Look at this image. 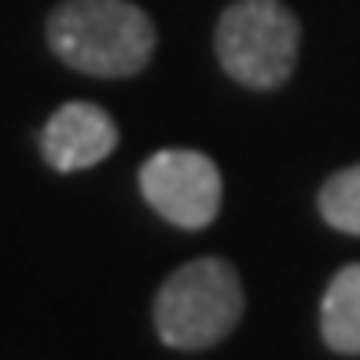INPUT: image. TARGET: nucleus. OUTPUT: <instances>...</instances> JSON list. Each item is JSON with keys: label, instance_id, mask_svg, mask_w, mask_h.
I'll use <instances>...</instances> for the list:
<instances>
[{"label": "nucleus", "instance_id": "1", "mask_svg": "<svg viewBox=\"0 0 360 360\" xmlns=\"http://www.w3.org/2000/svg\"><path fill=\"white\" fill-rule=\"evenodd\" d=\"M48 44L92 77H133L155 52L151 19L129 0H67L48 19Z\"/></svg>", "mask_w": 360, "mask_h": 360}, {"label": "nucleus", "instance_id": "2", "mask_svg": "<svg viewBox=\"0 0 360 360\" xmlns=\"http://www.w3.org/2000/svg\"><path fill=\"white\" fill-rule=\"evenodd\" d=\"M243 316V283L221 257H195L180 265L155 298V327L169 349L217 346Z\"/></svg>", "mask_w": 360, "mask_h": 360}, {"label": "nucleus", "instance_id": "3", "mask_svg": "<svg viewBox=\"0 0 360 360\" xmlns=\"http://www.w3.org/2000/svg\"><path fill=\"white\" fill-rule=\"evenodd\" d=\"M217 59L247 89H280L298 63V19L280 0H236L217 22Z\"/></svg>", "mask_w": 360, "mask_h": 360}, {"label": "nucleus", "instance_id": "4", "mask_svg": "<svg viewBox=\"0 0 360 360\" xmlns=\"http://www.w3.org/2000/svg\"><path fill=\"white\" fill-rule=\"evenodd\" d=\"M140 191L169 224L199 232L221 210V173L199 151L166 147L140 166Z\"/></svg>", "mask_w": 360, "mask_h": 360}, {"label": "nucleus", "instance_id": "5", "mask_svg": "<svg viewBox=\"0 0 360 360\" xmlns=\"http://www.w3.org/2000/svg\"><path fill=\"white\" fill-rule=\"evenodd\" d=\"M118 147V125L96 103H63L44 122L41 151L56 173H81L92 169Z\"/></svg>", "mask_w": 360, "mask_h": 360}, {"label": "nucleus", "instance_id": "6", "mask_svg": "<svg viewBox=\"0 0 360 360\" xmlns=\"http://www.w3.org/2000/svg\"><path fill=\"white\" fill-rule=\"evenodd\" d=\"M320 331L335 353L360 356V265H346L327 283L320 305Z\"/></svg>", "mask_w": 360, "mask_h": 360}, {"label": "nucleus", "instance_id": "7", "mask_svg": "<svg viewBox=\"0 0 360 360\" xmlns=\"http://www.w3.org/2000/svg\"><path fill=\"white\" fill-rule=\"evenodd\" d=\"M323 221L346 236H360V166L335 173L320 191Z\"/></svg>", "mask_w": 360, "mask_h": 360}]
</instances>
